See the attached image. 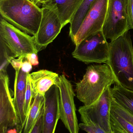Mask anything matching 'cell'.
Segmentation results:
<instances>
[{"mask_svg":"<svg viewBox=\"0 0 133 133\" xmlns=\"http://www.w3.org/2000/svg\"><path fill=\"white\" fill-rule=\"evenodd\" d=\"M106 64L111 68L116 84L133 91V46L129 30L109 43Z\"/></svg>","mask_w":133,"mask_h":133,"instance_id":"obj_1","label":"cell"},{"mask_svg":"<svg viewBox=\"0 0 133 133\" xmlns=\"http://www.w3.org/2000/svg\"><path fill=\"white\" fill-rule=\"evenodd\" d=\"M2 18L22 31L35 36L42 19L43 12L30 0H0Z\"/></svg>","mask_w":133,"mask_h":133,"instance_id":"obj_2","label":"cell"},{"mask_svg":"<svg viewBox=\"0 0 133 133\" xmlns=\"http://www.w3.org/2000/svg\"><path fill=\"white\" fill-rule=\"evenodd\" d=\"M115 83V77L107 64L90 65L83 79L76 83L77 97L84 105H90L99 98L107 88Z\"/></svg>","mask_w":133,"mask_h":133,"instance_id":"obj_3","label":"cell"},{"mask_svg":"<svg viewBox=\"0 0 133 133\" xmlns=\"http://www.w3.org/2000/svg\"><path fill=\"white\" fill-rule=\"evenodd\" d=\"M0 41L4 44L12 57H22L29 54L38 52L34 36L23 32L1 17Z\"/></svg>","mask_w":133,"mask_h":133,"instance_id":"obj_4","label":"cell"},{"mask_svg":"<svg viewBox=\"0 0 133 133\" xmlns=\"http://www.w3.org/2000/svg\"><path fill=\"white\" fill-rule=\"evenodd\" d=\"M111 88V87L107 88L93 104L80 107L79 112L83 123L96 125L107 132L114 133L110 122L112 100Z\"/></svg>","mask_w":133,"mask_h":133,"instance_id":"obj_5","label":"cell"},{"mask_svg":"<svg viewBox=\"0 0 133 133\" xmlns=\"http://www.w3.org/2000/svg\"><path fill=\"white\" fill-rule=\"evenodd\" d=\"M109 43L102 30L88 37L76 46L72 53L73 58L86 64L107 63Z\"/></svg>","mask_w":133,"mask_h":133,"instance_id":"obj_6","label":"cell"},{"mask_svg":"<svg viewBox=\"0 0 133 133\" xmlns=\"http://www.w3.org/2000/svg\"><path fill=\"white\" fill-rule=\"evenodd\" d=\"M127 0H109L102 31L107 39H116L129 31Z\"/></svg>","mask_w":133,"mask_h":133,"instance_id":"obj_7","label":"cell"},{"mask_svg":"<svg viewBox=\"0 0 133 133\" xmlns=\"http://www.w3.org/2000/svg\"><path fill=\"white\" fill-rule=\"evenodd\" d=\"M56 85L59 91L60 119L69 133H79L72 85L64 74L59 76Z\"/></svg>","mask_w":133,"mask_h":133,"instance_id":"obj_8","label":"cell"},{"mask_svg":"<svg viewBox=\"0 0 133 133\" xmlns=\"http://www.w3.org/2000/svg\"><path fill=\"white\" fill-rule=\"evenodd\" d=\"M109 0H96L88 11L73 42L76 46L91 35L102 30Z\"/></svg>","mask_w":133,"mask_h":133,"instance_id":"obj_9","label":"cell"},{"mask_svg":"<svg viewBox=\"0 0 133 133\" xmlns=\"http://www.w3.org/2000/svg\"><path fill=\"white\" fill-rule=\"evenodd\" d=\"M42 19L37 33L34 36L38 52L53 42L63 26L56 12L52 8L42 5Z\"/></svg>","mask_w":133,"mask_h":133,"instance_id":"obj_10","label":"cell"},{"mask_svg":"<svg viewBox=\"0 0 133 133\" xmlns=\"http://www.w3.org/2000/svg\"><path fill=\"white\" fill-rule=\"evenodd\" d=\"M6 73H0V132L20 123L14 106Z\"/></svg>","mask_w":133,"mask_h":133,"instance_id":"obj_11","label":"cell"},{"mask_svg":"<svg viewBox=\"0 0 133 133\" xmlns=\"http://www.w3.org/2000/svg\"><path fill=\"white\" fill-rule=\"evenodd\" d=\"M59 119V89L54 85L45 95L42 133H54Z\"/></svg>","mask_w":133,"mask_h":133,"instance_id":"obj_12","label":"cell"},{"mask_svg":"<svg viewBox=\"0 0 133 133\" xmlns=\"http://www.w3.org/2000/svg\"><path fill=\"white\" fill-rule=\"evenodd\" d=\"M14 82V106L20 123L25 126L27 116L25 110V97L28 74L21 69L15 71Z\"/></svg>","mask_w":133,"mask_h":133,"instance_id":"obj_13","label":"cell"},{"mask_svg":"<svg viewBox=\"0 0 133 133\" xmlns=\"http://www.w3.org/2000/svg\"><path fill=\"white\" fill-rule=\"evenodd\" d=\"M59 76L47 70H41L29 74L34 97L37 94L45 96L52 86L56 85Z\"/></svg>","mask_w":133,"mask_h":133,"instance_id":"obj_14","label":"cell"},{"mask_svg":"<svg viewBox=\"0 0 133 133\" xmlns=\"http://www.w3.org/2000/svg\"><path fill=\"white\" fill-rule=\"evenodd\" d=\"M84 0H50L42 5L52 8L58 15L63 27L70 23Z\"/></svg>","mask_w":133,"mask_h":133,"instance_id":"obj_15","label":"cell"},{"mask_svg":"<svg viewBox=\"0 0 133 133\" xmlns=\"http://www.w3.org/2000/svg\"><path fill=\"white\" fill-rule=\"evenodd\" d=\"M113 99L124 109L133 115V91L116 84L111 88Z\"/></svg>","mask_w":133,"mask_h":133,"instance_id":"obj_16","label":"cell"},{"mask_svg":"<svg viewBox=\"0 0 133 133\" xmlns=\"http://www.w3.org/2000/svg\"><path fill=\"white\" fill-rule=\"evenodd\" d=\"M45 96L35 95L27 117L23 133H29L36 121L44 106Z\"/></svg>","mask_w":133,"mask_h":133,"instance_id":"obj_17","label":"cell"},{"mask_svg":"<svg viewBox=\"0 0 133 133\" xmlns=\"http://www.w3.org/2000/svg\"><path fill=\"white\" fill-rule=\"evenodd\" d=\"M96 0H84L80 8L70 22L69 35L72 41L79 31L87 12Z\"/></svg>","mask_w":133,"mask_h":133,"instance_id":"obj_18","label":"cell"},{"mask_svg":"<svg viewBox=\"0 0 133 133\" xmlns=\"http://www.w3.org/2000/svg\"><path fill=\"white\" fill-rule=\"evenodd\" d=\"M110 122L112 130H115L122 133H133V125L111 109Z\"/></svg>","mask_w":133,"mask_h":133,"instance_id":"obj_19","label":"cell"},{"mask_svg":"<svg viewBox=\"0 0 133 133\" xmlns=\"http://www.w3.org/2000/svg\"><path fill=\"white\" fill-rule=\"evenodd\" d=\"M1 43V65H0V73L7 72V68L10 64L9 61L11 58H13L10 53L4 44Z\"/></svg>","mask_w":133,"mask_h":133,"instance_id":"obj_20","label":"cell"},{"mask_svg":"<svg viewBox=\"0 0 133 133\" xmlns=\"http://www.w3.org/2000/svg\"><path fill=\"white\" fill-rule=\"evenodd\" d=\"M111 109L133 125V115L119 105L112 98Z\"/></svg>","mask_w":133,"mask_h":133,"instance_id":"obj_21","label":"cell"},{"mask_svg":"<svg viewBox=\"0 0 133 133\" xmlns=\"http://www.w3.org/2000/svg\"><path fill=\"white\" fill-rule=\"evenodd\" d=\"M29 74H28L27 77L26 91V97H25V110L27 117L34 98L33 90H32V87H31V83L30 80Z\"/></svg>","mask_w":133,"mask_h":133,"instance_id":"obj_22","label":"cell"},{"mask_svg":"<svg viewBox=\"0 0 133 133\" xmlns=\"http://www.w3.org/2000/svg\"><path fill=\"white\" fill-rule=\"evenodd\" d=\"M79 128L87 133H108L102 129L100 127L93 124H85L80 123Z\"/></svg>","mask_w":133,"mask_h":133,"instance_id":"obj_23","label":"cell"},{"mask_svg":"<svg viewBox=\"0 0 133 133\" xmlns=\"http://www.w3.org/2000/svg\"><path fill=\"white\" fill-rule=\"evenodd\" d=\"M44 108L29 133H42Z\"/></svg>","mask_w":133,"mask_h":133,"instance_id":"obj_24","label":"cell"},{"mask_svg":"<svg viewBox=\"0 0 133 133\" xmlns=\"http://www.w3.org/2000/svg\"><path fill=\"white\" fill-rule=\"evenodd\" d=\"M128 29H133V0H127Z\"/></svg>","mask_w":133,"mask_h":133,"instance_id":"obj_25","label":"cell"},{"mask_svg":"<svg viewBox=\"0 0 133 133\" xmlns=\"http://www.w3.org/2000/svg\"><path fill=\"white\" fill-rule=\"evenodd\" d=\"M24 60L25 58L22 57H18L17 59L12 58L10 59L9 62L15 71H17L21 69Z\"/></svg>","mask_w":133,"mask_h":133,"instance_id":"obj_26","label":"cell"},{"mask_svg":"<svg viewBox=\"0 0 133 133\" xmlns=\"http://www.w3.org/2000/svg\"><path fill=\"white\" fill-rule=\"evenodd\" d=\"M25 58L33 66H36L39 64L38 57L36 53L28 54L25 56Z\"/></svg>","mask_w":133,"mask_h":133,"instance_id":"obj_27","label":"cell"},{"mask_svg":"<svg viewBox=\"0 0 133 133\" xmlns=\"http://www.w3.org/2000/svg\"><path fill=\"white\" fill-rule=\"evenodd\" d=\"M24 127L21 124H18L15 126L10 127L0 133H23Z\"/></svg>","mask_w":133,"mask_h":133,"instance_id":"obj_28","label":"cell"},{"mask_svg":"<svg viewBox=\"0 0 133 133\" xmlns=\"http://www.w3.org/2000/svg\"><path fill=\"white\" fill-rule=\"evenodd\" d=\"M33 65L25 58L24 62L23 63L21 69L27 73H29L31 70L32 69Z\"/></svg>","mask_w":133,"mask_h":133,"instance_id":"obj_29","label":"cell"},{"mask_svg":"<svg viewBox=\"0 0 133 133\" xmlns=\"http://www.w3.org/2000/svg\"><path fill=\"white\" fill-rule=\"evenodd\" d=\"M30 1L35 3L37 6H39L41 5H42L43 4H45L50 0H30Z\"/></svg>","mask_w":133,"mask_h":133,"instance_id":"obj_30","label":"cell"},{"mask_svg":"<svg viewBox=\"0 0 133 133\" xmlns=\"http://www.w3.org/2000/svg\"><path fill=\"white\" fill-rule=\"evenodd\" d=\"M112 130L114 133H122L121 132L118 131V130H115L112 129Z\"/></svg>","mask_w":133,"mask_h":133,"instance_id":"obj_31","label":"cell"}]
</instances>
